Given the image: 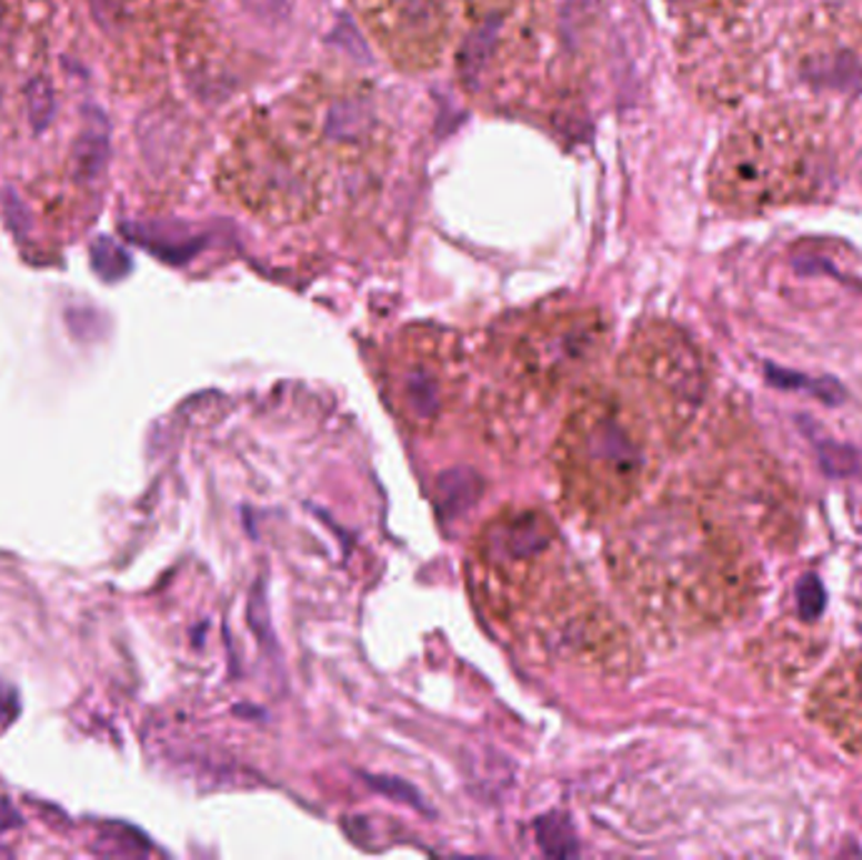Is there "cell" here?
<instances>
[{
	"mask_svg": "<svg viewBox=\"0 0 862 860\" xmlns=\"http://www.w3.org/2000/svg\"><path fill=\"white\" fill-rule=\"evenodd\" d=\"M552 43L548 0H467L452 41L462 89L490 109L522 107L552 77Z\"/></svg>",
	"mask_w": 862,
	"mask_h": 860,
	"instance_id": "277c9868",
	"label": "cell"
},
{
	"mask_svg": "<svg viewBox=\"0 0 862 860\" xmlns=\"http://www.w3.org/2000/svg\"><path fill=\"white\" fill-rule=\"evenodd\" d=\"M109 159V121L99 109L87 107L83 111V129L73 147V162H77L79 177L83 180H97L104 172Z\"/></svg>",
	"mask_w": 862,
	"mask_h": 860,
	"instance_id": "30bf717a",
	"label": "cell"
},
{
	"mask_svg": "<svg viewBox=\"0 0 862 860\" xmlns=\"http://www.w3.org/2000/svg\"><path fill=\"white\" fill-rule=\"evenodd\" d=\"M26 97H28V114H31V124L36 132H43L56 114L53 89L43 79H36L31 81V87H28Z\"/></svg>",
	"mask_w": 862,
	"mask_h": 860,
	"instance_id": "5bb4252c",
	"label": "cell"
},
{
	"mask_svg": "<svg viewBox=\"0 0 862 860\" xmlns=\"http://www.w3.org/2000/svg\"><path fill=\"white\" fill-rule=\"evenodd\" d=\"M331 167L283 107L242 119L220 162V187L262 226L293 228L323 210Z\"/></svg>",
	"mask_w": 862,
	"mask_h": 860,
	"instance_id": "7a4b0ae2",
	"label": "cell"
},
{
	"mask_svg": "<svg viewBox=\"0 0 862 860\" xmlns=\"http://www.w3.org/2000/svg\"><path fill=\"white\" fill-rule=\"evenodd\" d=\"M91 266L97 270V276L107 283L124 278L131 270L129 252L119 246L117 240L101 236L91 242Z\"/></svg>",
	"mask_w": 862,
	"mask_h": 860,
	"instance_id": "7c38bea8",
	"label": "cell"
},
{
	"mask_svg": "<svg viewBox=\"0 0 862 860\" xmlns=\"http://www.w3.org/2000/svg\"><path fill=\"white\" fill-rule=\"evenodd\" d=\"M798 609L802 619H818L824 611V588L818 576H802L798 583Z\"/></svg>",
	"mask_w": 862,
	"mask_h": 860,
	"instance_id": "9a60e30c",
	"label": "cell"
},
{
	"mask_svg": "<svg viewBox=\"0 0 862 860\" xmlns=\"http://www.w3.org/2000/svg\"><path fill=\"white\" fill-rule=\"evenodd\" d=\"M562 504L575 518L603 522L641 492L649 452L639 419L605 389L575 399L552 450Z\"/></svg>",
	"mask_w": 862,
	"mask_h": 860,
	"instance_id": "3957f363",
	"label": "cell"
},
{
	"mask_svg": "<svg viewBox=\"0 0 862 860\" xmlns=\"http://www.w3.org/2000/svg\"><path fill=\"white\" fill-rule=\"evenodd\" d=\"M608 343V323L595 308H555L524 321L510 341L512 369L542 397L560 389L601 361Z\"/></svg>",
	"mask_w": 862,
	"mask_h": 860,
	"instance_id": "52a82bcc",
	"label": "cell"
},
{
	"mask_svg": "<svg viewBox=\"0 0 862 860\" xmlns=\"http://www.w3.org/2000/svg\"><path fill=\"white\" fill-rule=\"evenodd\" d=\"M389 401L409 429L429 434L452 409L462 387V349L439 326H409L387 357Z\"/></svg>",
	"mask_w": 862,
	"mask_h": 860,
	"instance_id": "8992f818",
	"label": "cell"
},
{
	"mask_svg": "<svg viewBox=\"0 0 862 860\" xmlns=\"http://www.w3.org/2000/svg\"><path fill=\"white\" fill-rule=\"evenodd\" d=\"M355 21L393 69L434 71L454 41L449 0H349Z\"/></svg>",
	"mask_w": 862,
	"mask_h": 860,
	"instance_id": "ba28073f",
	"label": "cell"
},
{
	"mask_svg": "<svg viewBox=\"0 0 862 860\" xmlns=\"http://www.w3.org/2000/svg\"><path fill=\"white\" fill-rule=\"evenodd\" d=\"M583 583L575 563L568 560L558 528L540 510L500 512L474 543L477 601L518 636H528Z\"/></svg>",
	"mask_w": 862,
	"mask_h": 860,
	"instance_id": "6da1fadb",
	"label": "cell"
},
{
	"mask_svg": "<svg viewBox=\"0 0 862 860\" xmlns=\"http://www.w3.org/2000/svg\"><path fill=\"white\" fill-rule=\"evenodd\" d=\"M628 387L639 389L645 404L655 409L671 429L696 407L701 367L693 346L666 323H649L633 333L621 359Z\"/></svg>",
	"mask_w": 862,
	"mask_h": 860,
	"instance_id": "9c48e42d",
	"label": "cell"
},
{
	"mask_svg": "<svg viewBox=\"0 0 862 860\" xmlns=\"http://www.w3.org/2000/svg\"><path fill=\"white\" fill-rule=\"evenodd\" d=\"M820 464L832 477H862V450L848 444H820Z\"/></svg>",
	"mask_w": 862,
	"mask_h": 860,
	"instance_id": "4fadbf2b",
	"label": "cell"
},
{
	"mask_svg": "<svg viewBox=\"0 0 862 860\" xmlns=\"http://www.w3.org/2000/svg\"><path fill=\"white\" fill-rule=\"evenodd\" d=\"M280 107L331 170L379 172L393 154L391 121L369 81L315 73Z\"/></svg>",
	"mask_w": 862,
	"mask_h": 860,
	"instance_id": "5b68a950",
	"label": "cell"
},
{
	"mask_svg": "<svg viewBox=\"0 0 862 860\" xmlns=\"http://www.w3.org/2000/svg\"><path fill=\"white\" fill-rule=\"evenodd\" d=\"M766 381L776 389H790V391L808 389L820 401H824V404H840V401L845 399V389H842L835 379L830 377L812 379L808 373L774 367V363H766Z\"/></svg>",
	"mask_w": 862,
	"mask_h": 860,
	"instance_id": "8fae6325",
	"label": "cell"
}]
</instances>
